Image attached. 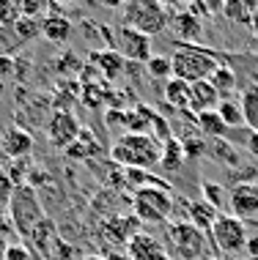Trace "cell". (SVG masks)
I'll return each instance as SVG.
<instances>
[{"mask_svg":"<svg viewBox=\"0 0 258 260\" xmlns=\"http://www.w3.org/2000/svg\"><path fill=\"white\" fill-rule=\"evenodd\" d=\"M0 148H3V153L9 159H25L33 148V137H31V132L19 129V126H11L0 137Z\"/></svg>","mask_w":258,"mask_h":260,"instance_id":"16","label":"cell"},{"mask_svg":"<svg viewBox=\"0 0 258 260\" xmlns=\"http://www.w3.org/2000/svg\"><path fill=\"white\" fill-rule=\"evenodd\" d=\"M11 247V244L9 241H6V238H0V260H3L6 257V249H9Z\"/></svg>","mask_w":258,"mask_h":260,"instance_id":"42","label":"cell"},{"mask_svg":"<svg viewBox=\"0 0 258 260\" xmlns=\"http://www.w3.org/2000/svg\"><path fill=\"white\" fill-rule=\"evenodd\" d=\"M209 238H212V244L217 247L220 255H239V252H245V244H247V224L242 219H236L234 214H220L217 222L212 224V233H209Z\"/></svg>","mask_w":258,"mask_h":260,"instance_id":"7","label":"cell"},{"mask_svg":"<svg viewBox=\"0 0 258 260\" xmlns=\"http://www.w3.org/2000/svg\"><path fill=\"white\" fill-rule=\"evenodd\" d=\"M173 192L165 186H143L132 192V214L140 224H165L173 214Z\"/></svg>","mask_w":258,"mask_h":260,"instance_id":"5","label":"cell"},{"mask_svg":"<svg viewBox=\"0 0 258 260\" xmlns=\"http://www.w3.org/2000/svg\"><path fill=\"white\" fill-rule=\"evenodd\" d=\"M228 214H234L242 222L258 219V181H239L228 189Z\"/></svg>","mask_w":258,"mask_h":260,"instance_id":"8","label":"cell"},{"mask_svg":"<svg viewBox=\"0 0 258 260\" xmlns=\"http://www.w3.org/2000/svg\"><path fill=\"white\" fill-rule=\"evenodd\" d=\"M209 82L217 88V93L222 96V99H228V93H234V90H236V74H234L231 66H225V63H222L217 72L212 74V80H209Z\"/></svg>","mask_w":258,"mask_h":260,"instance_id":"27","label":"cell"},{"mask_svg":"<svg viewBox=\"0 0 258 260\" xmlns=\"http://www.w3.org/2000/svg\"><path fill=\"white\" fill-rule=\"evenodd\" d=\"M200 194H204V200L217 211V214H225V208H228V189H222L220 184H209V181H204V184H200Z\"/></svg>","mask_w":258,"mask_h":260,"instance_id":"26","label":"cell"},{"mask_svg":"<svg viewBox=\"0 0 258 260\" xmlns=\"http://www.w3.org/2000/svg\"><path fill=\"white\" fill-rule=\"evenodd\" d=\"M0 238H6L9 244H17V241H19L17 233H14V228H11L9 211H0Z\"/></svg>","mask_w":258,"mask_h":260,"instance_id":"35","label":"cell"},{"mask_svg":"<svg viewBox=\"0 0 258 260\" xmlns=\"http://www.w3.org/2000/svg\"><path fill=\"white\" fill-rule=\"evenodd\" d=\"M245 252L250 260H258V236H250L247 244H245Z\"/></svg>","mask_w":258,"mask_h":260,"instance_id":"40","label":"cell"},{"mask_svg":"<svg viewBox=\"0 0 258 260\" xmlns=\"http://www.w3.org/2000/svg\"><path fill=\"white\" fill-rule=\"evenodd\" d=\"M14 39L17 41H33L41 36V19H31V17H19V22L11 27Z\"/></svg>","mask_w":258,"mask_h":260,"instance_id":"29","label":"cell"},{"mask_svg":"<svg viewBox=\"0 0 258 260\" xmlns=\"http://www.w3.org/2000/svg\"><path fill=\"white\" fill-rule=\"evenodd\" d=\"M217 211H214L212 206H209V203L200 198V200H190L187 203V219L184 222H190L192 228H198L200 233H212V224L217 222Z\"/></svg>","mask_w":258,"mask_h":260,"instance_id":"17","label":"cell"},{"mask_svg":"<svg viewBox=\"0 0 258 260\" xmlns=\"http://www.w3.org/2000/svg\"><path fill=\"white\" fill-rule=\"evenodd\" d=\"M17 60L11 58V55H3L0 52V80H3V77H17Z\"/></svg>","mask_w":258,"mask_h":260,"instance_id":"38","label":"cell"},{"mask_svg":"<svg viewBox=\"0 0 258 260\" xmlns=\"http://www.w3.org/2000/svg\"><path fill=\"white\" fill-rule=\"evenodd\" d=\"M146 72H149L151 80H165V82H168L173 77L170 58H165V55H151V60L146 63Z\"/></svg>","mask_w":258,"mask_h":260,"instance_id":"31","label":"cell"},{"mask_svg":"<svg viewBox=\"0 0 258 260\" xmlns=\"http://www.w3.org/2000/svg\"><path fill=\"white\" fill-rule=\"evenodd\" d=\"M80 121L72 115L69 110H55L47 121V140L55 145V148H69L74 140L80 137Z\"/></svg>","mask_w":258,"mask_h":260,"instance_id":"10","label":"cell"},{"mask_svg":"<svg viewBox=\"0 0 258 260\" xmlns=\"http://www.w3.org/2000/svg\"><path fill=\"white\" fill-rule=\"evenodd\" d=\"M102 99H104V93H102L99 85H85L82 88V102H85L88 107H99Z\"/></svg>","mask_w":258,"mask_h":260,"instance_id":"36","label":"cell"},{"mask_svg":"<svg viewBox=\"0 0 258 260\" xmlns=\"http://www.w3.org/2000/svg\"><path fill=\"white\" fill-rule=\"evenodd\" d=\"M162 99H165V107L179 110V112H187V107H190V85H187L184 80L170 77V80L165 82Z\"/></svg>","mask_w":258,"mask_h":260,"instance_id":"19","label":"cell"},{"mask_svg":"<svg viewBox=\"0 0 258 260\" xmlns=\"http://www.w3.org/2000/svg\"><path fill=\"white\" fill-rule=\"evenodd\" d=\"M121 17H124L121 25H127L137 33H146L151 39L170 25L173 11L168 6L157 3V0H129V3L121 6Z\"/></svg>","mask_w":258,"mask_h":260,"instance_id":"4","label":"cell"},{"mask_svg":"<svg viewBox=\"0 0 258 260\" xmlns=\"http://www.w3.org/2000/svg\"><path fill=\"white\" fill-rule=\"evenodd\" d=\"M217 115L222 118V123H225L228 129H242V126H245V112H242L239 99H234V96H228V99L220 102Z\"/></svg>","mask_w":258,"mask_h":260,"instance_id":"24","label":"cell"},{"mask_svg":"<svg viewBox=\"0 0 258 260\" xmlns=\"http://www.w3.org/2000/svg\"><path fill=\"white\" fill-rule=\"evenodd\" d=\"M3 93H6V82L0 80V99H3Z\"/></svg>","mask_w":258,"mask_h":260,"instance_id":"44","label":"cell"},{"mask_svg":"<svg viewBox=\"0 0 258 260\" xmlns=\"http://www.w3.org/2000/svg\"><path fill=\"white\" fill-rule=\"evenodd\" d=\"M195 123H198V129L204 132L206 137H212V140H225V135L231 132L225 123H222V118L217 115V110H212V112H204V115H198V118H195Z\"/></svg>","mask_w":258,"mask_h":260,"instance_id":"25","label":"cell"},{"mask_svg":"<svg viewBox=\"0 0 258 260\" xmlns=\"http://www.w3.org/2000/svg\"><path fill=\"white\" fill-rule=\"evenodd\" d=\"M110 159L121 165L124 170H151L162 159V143L154 135H129L124 132L110 148Z\"/></svg>","mask_w":258,"mask_h":260,"instance_id":"1","label":"cell"},{"mask_svg":"<svg viewBox=\"0 0 258 260\" xmlns=\"http://www.w3.org/2000/svg\"><path fill=\"white\" fill-rule=\"evenodd\" d=\"M91 60L96 63V69H99L107 80H116V77L124 72V66H127V60H124L113 47H110V50H102V52H94V55H91Z\"/></svg>","mask_w":258,"mask_h":260,"instance_id":"21","label":"cell"},{"mask_svg":"<svg viewBox=\"0 0 258 260\" xmlns=\"http://www.w3.org/2000/svg\"><path fill=\"white\" fill-rule=\"evenodd\" d=\"M82 260H107V257H104V255H85Z\"/></svg>","mask_w":258,"mask_h":260,"instance_id":"43","label":"cell"},{"mask_svg":"<svg viewBox=\"0 0 258 260\" xmlns=\"http://www.w3.org/2000/svg\"><path fill=\"white\" fill-rule=\"evenodd\" d=\"M22 17V3L19 0H0V27H14Z\"/></svg>","mask_w":258,"mask_h":260,"instance_id":"32","label":"cell"},{"mask_svg":"<svg viewBox=\"0 0 258 260\" xmlns=\"http://www.w3.org/2000/svg\"><path fill=\"white\" fill-rule=\"evenodd\" d=\"M222 102V96L217 93V88L212 85V82H192L190 85V107H187V112H192L195 118L204 115V112H212L217 110Z\"/></svg>","mask_w":258,"mask_h":260,"instance_id":"14","label":"cell"},{"mask_svg":"<svg viewBox=\"0 0 258 260\" xmlns=\"http://www.w3.org/2000/svg\"><path fill=\"white\" fill-rule=\"evenodd\" d=\"M165 238L173 255H179L181 260H206L209 257V238L206 233H200L198 228H192L184 219H173L165 224Z\"/></svg>","mask_w":258,"mask_h":260,"instance_id":"6","label":"cell"},{"mask_svg":"<svg viewBox=\"0 0 258 260\" xmlns=\"http://www.w3.org/2000/svg\"><path fill=\"white\" fill-rule=\"evenodd\" d=\"M245 148H247V153H253V156L258 159V132H247V137H245Z\"/></svg>","mask_w":258,"mask_h":260,"instance_id":"39","label":"cell"},{"mask_svg":"<svg viewBox=\"0 0 258 260\" xmlns=\"http://www.w3.org/2000/svg\"><path fill=\"white\" fill-rule=\"evenodd\" d=\"M255 11H258V3H253V0H225L222 3V17L231 25L250 27V19H253Z\"/></svg>","mask_w":258,"mask_h":260,"instance_id":"20","label":"cell"},{"mask_svg":"<svg viewBox=\"0 0 258 260\" xmlns=\"http://www.w3.org/2000/svg\"><path fill=\"white\" fill-rule=\"evenodd\" d=\"M19 3H22V17H31V19H39V14L47 9L39 0H19Z\"/></svg>","mask_w":258,"mask_h":260,"instance_id":"37","label":"cell"},{"mask_svg":"<svg viewBox=\"0 0 258 260\" xmlns=\"http://www.w3.org/2000/svg\"><path fill=\"white\" fill-rule=\"evenodd\" d=\"M102 233L110 244H124V247H127L132 238L140 233V219H137L135 214L110 216V219H104V224H102Z\"/></svg>","mask_w":258,"mask_h":260,"instance_id":"12","label":"cell"},{"mask_svg":"<svg viewBox=\"0 0 258 260\" xmlns=\"http://www.w3.org/2000/svg\"><path fill=\"white\" fill-rule=\"evenodd\" d=\"M184 161H187L184 145H181L176 137H170L168 143H162V159H159V165H162L165 170L176 173V170H181V165H184Z\"/></svg>","mask_w":258,"mask_h":260,"instance_id":"23","label":"cell"},{"mask_svg":"<svg viewBox=\"0 0 258 260\" xmlns=\"http://www.w3.org/2000/svg\"><path fill=\"white\" fill-rule=\"evenodd\" d=\"M3 260H33V249L27 247V244L17 241V244H11V247L6 249V257Z\"/></svg>","mask_w":258,"mask_h":260,"instance_id":"34","label":"cell"},{"mask_svg":"<svg viewBox=\"0 0 258 260\" xmlns=\"http://www.w3.org/2000/svg\"><path fill=\"white\" fill-rule=\"evenodd\" d=\"M127 257L129 260H170L165 244L157 236L143 233V230L127 244Z\"/></svg>","mask_w":258,"mask_h":260,"instance_id":"11","label":"cell"},{"mask_svg":"<svg viewBox=\"0 0 258 260\" xmlns=\"http://www.w3.org/2000/svg\"><path fill=\"white\" fill-rule=\"evenodd\" d=\"M9 219H11V228H14V233H17L19 241H31L33 230L47 219V214H44V208H41L33 186L19 184L14 189V198L9 203Z\"/></svg>","mask_w":258,"mask_h":260,"instance_id":"3","label":"cell"},{"mask_svg":"<svg viewBox=\"0 0 258 260\" xmlns=\"http://www.w3.org/2000/svg\"><path fill=\"white\" fill-rule=\"evenodd\" d=\"M170 66L176 80H184L187 85H192V82L212 80V74L222 66V60L212 50H204L200 44H179L176 52L170 55Z\"/></svg>","mask_w":258,"mask_h":260,"instance_id":"2","label":"cell"},{"mask_svg":"<svg viewBox=\"0 0 258 260\" xmlns=\"http://www.w3.org/2000/svg\"><path fill=\"white\" fill-rule=\"evenodd\" d=\"M61 244V236H58V228H55V222L47 216L44 222L39 224L36 230H33V236H31V241H27V247H31L33 252H36L39 257H44V260H50L52 257V252L55 247Z\"/></svg>","mask_w":258,"mask_h":260,"instance_id":"15","label":"cell"},{"mask_svg":"<svg viewBox=\"0 0 258 260\" xmlns=\"http://www.w3.org/2000/svg\"><path fill=\"white\" fill-rule=\"evenodd\" d=\"M209 156H214L217 161H225V165H239V156H236V148L228 140H212L209 143Z\"/></svg>","mask_w":258,"mask_h":260,"instance_id":"30","label":"cell"},{"mask_svg":"<svg viewBox=\"0 0 258 260\" xmlns=\"http://www.w3.org/2000/svg\"><path fill=\"white\" fill-rule=\"evenodd\" d=\"M41 36L52 44H66L72 39V19L61 17V14H50L41 19Z\"/></svg>","mask_w":258,"mask_h":260,"instance_id":"18","label":"cell"},{"mask_svg":"<svg viewBox=\"0 0 258 260\" xmlns=\"http://www.w3.org/2000/svg\"><path fill=\"white\" fill-rule=\"evenodd\" d=\"M14 189H17V184L11 181V175L6 170H0V211H9V203L14 198Z\"/></svg>","mask_w":258,"mask_h":260,"instance_id":"33","label":"cell"},{"mask_svg":"<svg viewBox=\"0 0 258 260\" xmlns=\"http://www.w3.org/2000/svg\"><path fill=\"white\" fill-rule=\"evenodd\" d=\"M113 50L121 55L124 60H132V63H149L151 60V39L146 33H137L132 27L121 25L116 30V39H113Z\"/></svg>","mask_w":258,"mask_h":260,"instance_id":"9","label":"cell"},{"mask_svg":"<svg viewBox=\"0 0 258 260\" xmlns=\"http://www.w3.org/2000/svg\"><path fill=\"white\" fill-rule=\"evenodd\" d=\"M239 104L242 112H245V126L250 132H258V80L250 82L247 88H242Z\"/></svg>","mask_w":258,"mask_h":260,"instance_id":"22","label":"cell"},{"mask_svg":"<svg viewBox=\"0 0 258 260\" xmlns=\"http://www.w3.org/2000/svg\"><path fill=\"white\" fill-rule=\"evenodd\" d=\"M33 260H44V257H39V255H36V252H33Z\"/></svg>","mask_w":258,"mask_h":260,"instance_id":"45","label":"cell"},{"mask_svg":"<svg viewBox=\"0 0 258 260\" xmlns=\"http://www.w3.org/2000/svg\"><path fill=\"white\" fill-rule=\"evenodd\" d=\"M96 151H99L96 140L91 137L85 129H82V132H80V137H77V140H74V143L66 148V156H69V159H88L91 153H96Z\"/></svg>","mask_w":258,"mask_h":260,"instance_id":"28","label":"cell"},{"mask_svg":"<svg viewBox=\"0 0 258 260\" xmlns=\"http://www.w3.org/2000/svg\"><path fill=\"white\" fill-rule=\"evenodd\" d=\"M250 33H253V36L258 39V11L253 14V19H250Z\"/></svg>","mask_w":258,"mask_h":260,"instance_id":"41","label":"cell"},{"mask_svg":"<svg viewBox=\"0 0 258 260\" xmlns=\"http://www.w3.org/2000/svg\"><path fill=\"white\" fill-rule=\"evenodd\" d=\"M170 30L176 33V39L181 44H198L200 36H204V19L195 17L190 9H181V11L173 14Z\"/></svg>","mask_w":258,"mask_h":260,"instance_id":"13","label":"cell"}]
</instances>
